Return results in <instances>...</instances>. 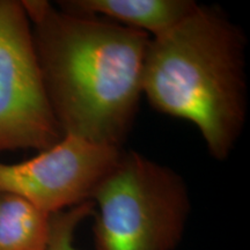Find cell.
<instances>
[{
  "instance_id": "obj_6",
  "label": "cell",
  "mask_w": 250,
  "mask_h": 250,
  "mask_svg": "<svg viewBox=\"0 0 250 250\" xmlns=\"http://www.w3.org/2000/svg\"><path fill=\"white\" fill-rule=\"evenodd\" d=\"M198 5L192 0H67L59 7L98 15L158 37L179 24Z\"/></svg>"
},
{
  "instance_id": "obj_1",
  "label": "cell",
  "mask_w": 250,
  "mask_h": 250,
  "mask_svg": "<svg viewBox=\"0 0 250 250\" xmlns=\"http://www.w3.org/2000/svg\"><path fill=\"white\" fill-rule=\"evenodd\" d=\"M22 2L48 98L64 136L122 147L143 95L149 37L109 19Z\"/></svg>"
},
{
  "instance_id": "obj_2",
  "label": "cell",
  "mask_w": 250,
  "mask_h": 250,
  "mask_svg": "<svg viewBox=\"0 0 250 250\" xmlns=\"http://www.w3.org/2000/svg\"><path fill=\"white\" fill-rule=\"evenodd\" d=\"M143 95L161 114L192 123L208 153L225 160L247 117L242 31L220 9L197 5L173 29L151 37Z\"/></svg>"
},
{
  "instance_id": "obj_5",
  "label": "cell",
  "mask_w": 250,
  "mask_h": 250,
  "mask_svg": "<svg viewBox=\"0 0 250 250\" xmlns=\"http://www.w3.org/2000/svg\"><path fill=\"white\" fill-rule=\"evenodd\" d=\"M122 152V147L64 136L29 160L0 162V192L21 197L49 214L66 210L92 201Z\"/></svg>"
},
{
  "instance_id": "obj_8",
  "label": "cell",
  "mask_w": 250,
  "mask_h": 250,
  "mask_svg": "<svg viewBox=\"0 0 250 250\" xmlns=\"http://www.w3.org/2000/svg\"><path fill=\"white\" fill-rule=\"evenodd\" d=\"M95 213L92 201L66 208L50 217V233L45 250H78L74 245L77 228Z\"/></svg>"
},
{
  "instance_id": "obj_3",
  "label": "cell",
  "mask_w": 250,
  "mask_h": 250,
  "mask_svg": "<svg viewBox=\"0 0 250 250\" xmlns=\"http://www.w3.org/2000/svg\"><path fill=\"white\" fill-rule=\"evenodd\" d=\"M92 202L95 250H175L191 210L181 175L134 151L122 152Z\"/></svg>"
},
{
  "instance_id": "obj_7",
  "label": "cell",
  "mask_w": 250,
  "mask_h": 250,
  "mask_svg": "<svg viewBox=\"0 0 250 250\" xmlns=\"http://www.w3.org/2000/svg\"><path fill=\"white\" fill-rule=\"evenodd\" d=\"M50 217L21 197L0 192V250H45Z\"/></svg>"
},
{
  "instance_id": "obj_4",
  "label": "cell",
  "mask_w": 250,
  "mask_h": 250,
  "mask_svg": "<svg viewBox=\"0 0 250 250\" xmlns=\"http://www.w3.org/2000/svg\"><path fill=\"white\" fill-rule=\"evenodd\" d=\"M62 137L26 9L21 1L0 0V152L45 151Z\"/></svg>"
}]
</instances>
